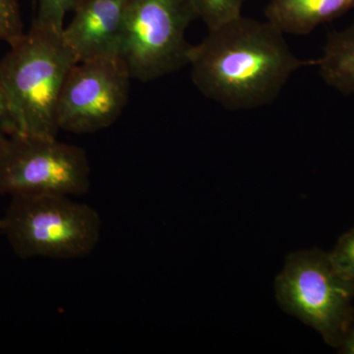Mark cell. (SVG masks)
<instances>
[{"label":"cell","instance_id":"52a82bcc","mask_svg":"<svg viewBox=\"0 0 354 354\" xmlns=\"http://www.w3.org/2000/svg\"><path fill=\"white\" fill-rule=\"evenodd\" d=\"M131 80L118 57L77 62L60 94L59 130L88 134L111 127L127 108Z\"/></svg>","mask_w":354,"mask_h":354},{"label":"cell","instance_id":"3957f363","mask_svg":"<svg viewBox=\"0 0 354 354\" xmlns=\"http://www.w3.org/2000/svg\"><path fill=\"white\" fill-rule=\"evenodd\" d=\"M101 216L93 207L58 194L11 196L1 234L21 259L87 257L99 244Z\"/></svg>","mask_w":354,"mask_h":354},{"label":"cell","instance_id":"6da1fadb","mask_svg":"<svg viewBox=\"0 0 354 354\" xmlns=\"http://www.w3.org/2000/svg\"><path fill=\"white\" fill-rule=\"evenodd\" d=\"M283 35L268 20L242 15L209 30L190 50L193 84L205 97L230 111L272 104L295 72L316 65V59L298 58Z\"/></svg>","mask_w":354,"mask_h":354},{"label":"cell","instance_id":"ba28073f","mask_svg":"<svg viewBox=\"0 0 354 354\" xmlns=\"http://www.w3.org/2000/svg\"><path fill=\"white\" fill-rule=\"evenodd\" d=\"M129 0H81L62 38L77 62L118 57Z\"/></svg>","mask_w":354,"mask_h":354},{"label":"cell","instance_id":"8992f818","mask_svg":"<svg viewBox=\"0 0 354 354\" xmlns=\"http://www.w3.org/2000/svg\"><path fill=\"white\" fill-rule=\"evenodd\" d=\"M91 187L87 153L57 138L0 136V194L80 196Z\"/></svg>","mask_w":354,"mask_h":354},{"label":"cell","instance_id":"ac0fdd59","mask_svg":"<svg viewBox=\"0 0 354 354\" xmlns=\"http://www.w3.org/2000/svg\"><path fill=\"white\" fill-rule=\"evenodd\" d=\"M0 136H1V135H0Z\"/></svg>","mask_w":354,"mask_h":354},{"label":"cell","instance_id":"e0dca14e","mask_svg":"<svg viewBox=\"0 0 354 354\" xmlns=\"http://www.w3.org/2000/svg\"><path fill=\"white\" fill-rule=\"evenodd\" d=\"M0 234H1V218H0Z\"/></svg>","mask_w":354,"mask_h":354},{"label":"cell","instance_id":"5bb4252c","mask_svg":"<svg viewBox=\"0 0 354 354\" xmlns=\"http://www.w3.org/2000/svg\"><path fill=\"white\" fill-rule=\"evenodd\" d=\"M329 254L335 269L354 286V227L342 235Z\"/></svg>","mask_w":354,"mask_h":354},{"label":"cell","instance_id":"7c38bea8","mask_svg":"<svg viewBox=\"0 0 354 354\" xmlns=\"http://www.w3.org/2000/svg\"><path fill=\"white\" fill-rule=\"evenodd\" d=\"M81 0H39L34 23L55 31H64L65 15L73 11Z\"/></svg>","mask_w":354,"mask_h":354},{"label":"cell","instance_id":"8fae6325","mask_svg":"<svg viewBox=\"0 0 354 354\" xmlns=\"http://www.w3.org/2000/svg\"><path fill=\"white\" fill-rule=\"evenodd\" d=\"M246 0H191L197 17L209 30L241 17Z\"/></svg>","mask_w":354,"mask_h":354},{"label":"cell","instance_id":"2e32d148","mask_svg":"<svg viewBox=\"0 0 354 354\" xmlns=\"http://www.w3.org/2000/svg\"><path fill=\"white\" fill-rule=\"evenodd\" d=\"M339 351L341 353L354 354V315L348 332L339 346Z\"/></svg>","mask_w":354,"mask_h":354},{"label":"cell","instance_id":"7a4b0ae2","mask_svg":"<svg viewBox=\"0 0 354 354\" xmlns=\"http://www.w3.org/2000/svg\"><path fill=\"white\" fill-rule=\"evenodd\" d=\"M76 64L62 32L32 22L0 60L8 111L6 134L57 138L60 94Z\"/></svg>","mask_w":354,"mask_h":354},{"label":"cell","instance_id":"9a60e30c","mask_svg":"<svg viewBox=\"0 0 354 354\" xmlns=\"http://www.w3.org/2000/svg\"><path fill=\"white\" fill-rule=\"evenodd\" d=\"M8 128V111L3 87L0 81V135L6 134Z\"/></svg>","mask_w":354,"mask_h":354},{"label":"cell","instance_id":"277c9868","mask_svg":"<svg viewBox=\"0 0 354 354\" xmlns=\"http://www.w3.org/2000/svg\"><path fill=\"white\" fill-rule=\"evenodd\" d=\"M274 290L281 308L339 348L354 315V286L335 269L329 253L317 248L291 253Z\"/></svg>","mask_w":354,"mask_h":354},{"label":"cell","instance_id":"5b68a950","mask_svg":"<svg viewBox=\"0 0 354 354\" xmlns=\"http://www.w3.org/2000/svg\"><path fill=\"white\" fill-rule=\"evenodd\" d=\"M191 0H129L118 58L132 79L150 82L188 65Z\"/></svg>","mask_w":354,"mask_h":354},{"label":"cell","instance_id":"30bf717a","mask_svg":"<svg viewBox=\"0 0 354 354\" xmlns=\"http://www.w3.org/2000/svg\"><path fill=\"white\" fill-rule=\"evenodd\" d=\"M324 82L344 95L354 94V22L328 34L322 57L316 59Z\"/></svg>","mask_w":354,"mask_h":354},{"label":"cell","instance_id":"4fadbf2b","mask_svg":"<svg viewBox=\"0 0 354 354\" xmlns=\"http://www.w3.org/2000/svg\"><path fill=\"white\" fill-rule=\"evenodd\" d=\"M24 34L18 0H0V41L11 46Z\"/></svg>","mask_w":354,"mask_h":354},{"label":"cell","instance_id":"9c48e42d","mask_svg":"<svg viewBox=\"0 0 354 354\" xmlns=\"http://www.w3.org/2000/svg\"><path fill=\"white\" fill-rule=\"evenodd\" d=\"M354 8V0H271L267 20L283 34L304 36Z\"/></svg>","mask_w":354,"mask_h":354}]
</instances>
